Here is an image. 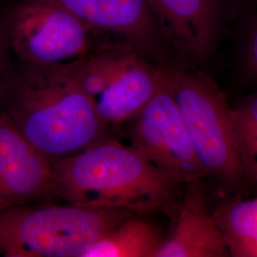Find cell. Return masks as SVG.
Instances as JSON below:
<instances>
[{"label":"cell","mask_w":257,"mask_h":257,"mask_svg":"<svg viewBox=\"0 0 257 257\" xmlns=\"http://www.w3.org/2000/svg\"><path fill=\"white\" fill-rule=\"evenodd\" d=\"M0 111L52 163L106 139L110 130L65 65H10Z\"/></svg>","instance_id":"6da1fadb"},{"label":"cell","mask_w":257,"mask_h":257,"mask_svg":"<svg viewBox=\"0 0 257 257\" xmlns=\"http://www.w3.org/2000/svg\"><path fill=\"white\" fill-rule=\"evenodd\" d=\"M53 164L51 200L151 213L176 207L175 185L137 149L104 139Z\"/></svg>","instance_id":"7a4b0ae2"},{"label":"cell","mask_w":257,"mask_h":257,"mask_svg":"<svg viewBox=\"0 0 257 257\" xmlns=\"http://www.w3.org/2000/svg\"><path fill=\"white\" fill-rule=\"evenodd\" d=\"M133 214L69 203L36 202L0 211V253L6 257H82Z\"/></svg>","instance_id":"3957f363"},{"label":"cell","mask_w":257,"mask_h":257,"mask_svg":"<svg viewBox=\"0 0 257 257\" xmlns=\"http://www.w3.org/2000/svg\"><path fill=\"white\" fill-rule=\"evenodd\" d=\"M166 79L196 159L206 175L235 188L245 179L230 123V107L218 86L192 66H164Z\"/></svg>","instance_id":"277c9868"},{"label":"cell","mask_w":257,"mask_h":257,"mask_svg":"<svg viewBox=\"0 0 257 257\" xmlns=\"http://www.w3.org/2000/svg\"><path fill=\"white\" fill-rule=\"evenodd\" d=\"M65 66L110 128L135 118L166 79L164 66L118 42L104 44Z\"/></svg>","instance_id":"5b68a950"},{"label":"cell","mask_w":257,"mask_h":257,"mask_svg":"<svg viewBox=\"0 0 257 257\" xmlns=\"http://www.w3.org/2000/svg\"><path fill=\"white\" fill-rule=\"evenodd\" d=\"M0 24L10 52L37 66L66 65L110 41L56 0H6Z\"/></svg>","instance_id":"8992f818"},{"label":"cell","mask_w":257,"mask_h":257,"mask_svg":"<svg viewBox=\"0 0 257 257\" xmlns=\"http://www.w3.org/2000/svg\"><path fill=\"white\" fill-rule=\"evenodd\" d=\"M131 121V146L175 185H187L206 177L196 159L167 79Z\"/></svg>","instance_id":"52a82bcc"},{"label":"cell","mask_w":257,"mask_h":257,"mask_svg":"<svg viewBox=\"0 0 257 257\" xmlns=\"http://www.w3.org/2000/svg\"><path fill=\"white\" fill-rule=\"evenodd\" d=\"M175 61L203 64L238 17L243 0H149Z\"/></svg>","instance_id":"ba28073f"},{"label":"cell","mask_w":257,"mask_h":257,"mask_svg":"<svg viewBox=\"0 0 257 257\" xmlns=\"http://www.w3.org/2000/svg\"><path fill=\"white\" fill-rule=\"evenodd\" d=\"M106 39L127 44L160 66L175 61L149 0H56Z\"/></svg>","instance_id":"9c48e42d"},{"label":"cell","mask_w":257,"mask_h":257,"mask_svg":"<svg viewBox=\"0 0 257 257\" xmlns=\"http://www.w3.org/2000/svg\"><path fill=\"white\" fill-rule=\"evenodd\" d=\"M53 164L0 111V211L51 200Z\"/></svg>","instance_id":"30bf717a"},{"label":"cell","mask_w":257,"mask_h":257,"mask_svg":"<svg viewBox=\"0 0 257 257\" xmlns=\"http://www.w3.org/2000/svg\"><path fill=\"white\" fill-rule=\"evenodd\" d=\"M229 250L207 204L202 180L186 185L175 226L156 257H226Z\"/></svg>","instance_id":"8fae6325"},{"label":"cell","mask_w":257,"mask_h":257,"mask_svg":"<svg viewBox=\"0 0 257 257\" xmlns=\"http://www.w3.org/2000/svg\"><path fill=\"white\" fill-rule=\"evenodd\" d=\"M163 240L155 225L128 216L92 244L82 257H156Z\"/></svg>","instance_id":"7c38bea8"},{"label":"cell","mask_w":257,"mask_h":257,"mask_svg":"<svg viewBox=\"0 0 257 257\" xmlns=\"http://www.w3.org/2000/svg\"><path fill=\"white\" fill-rule=\"evenodd\" d=\"M212 216L230 256L257 257V197L226 203Z\"/></svg>","instance_id":"4fadbf2b"},{"label":"cell","mask_w":257,"mask_h":257,"mask_svg":"<svg viewBox=\"0 0 257 257\" xmlns=\"http://www.w3.org/2000/svg\"><path fill=\"white\" fill-rule=\"evenodd\" d=\"M234 143L247 178L257 185V91L230 108Z\"/></svg>","instance_id":"5bb4252c"},{"label":"cell","mask_w":257,"mask_h":257,"mask_svg":"<svg viewBox=\"0 0 257 257\" xmlns=\"http://www.w3.org/2000/svg\"><path fill=\"white\" fill-rule=\"evenodd\" d=\"M234 22L243 25L240 55L242 72L248 79L257 82V0H243Z\"/></svg>","instance_id":"9a60e30c"},{"label":"cell","mask_w":257,"mask_h":257,"mask_svg":"<svg viewBox=\"0 0 257 257\" xmlns=\"http://www.w3.org/2000/svg\"><path fill=\"white\" fill-rule=\"evenodd\" d=\"M9 45L0 24V86L6 72L9 69Z\"/></svg>","instance_id":"2e32d148"},{"label":"cell","mask_w":257,"mask_h":257,"mask_svg":"<svg viewBox=\"0 0 257 257\" xmlns=\"http://www.w3.org/2000/svg\"><path fill=\"white\" fill-rule=\"evenodd\" d=\"M5 1H6V0H0V4L3 3V2H5Z\"/></svg>","instance_id":"e0dca14e"}]
</instances>
